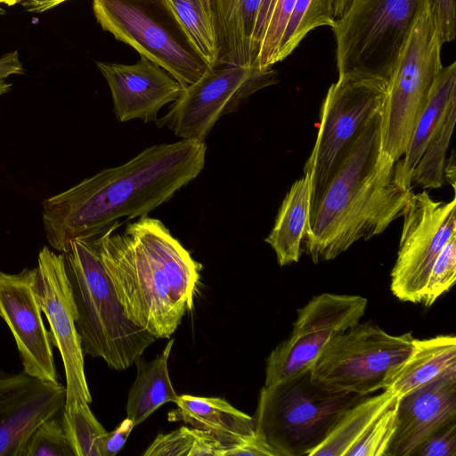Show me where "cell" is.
<instances>
[{
	"mask_svg": "<svg viewBox=\"0 0 456 456\" xmlns=\"http://www.w3.org/2000/svg\"><path fill=\"white\" fill-rule=\"evenodd\" d=\"M206 151L205 142L184 139L152 145L45 199L42 217L48 243L63 253L70 240L100 236L121 217L148 216L200 175Z\"/></svg>",
	"mask_w": 456,
	"mask_h": 456,
	"instance_id": "obj_1",
	"label": "cell"
},
{
	"mask_svg": "<svg viewBox=\"0 0 456 456\" xmlns=\"http://www.w3.org/2000/svg\"><path fill=\"white\" fill-rule=\"evenodd\" d=\"M382 117L383 109L361 128L309 213L303 241L315 264L380 234L403 215L412 190L399 181L396 162L382 150Z\"/></svg>",
	"mask_w": 456,
	"mask_h": 456,
	"instance_id": "obj_2",
	"label": "cell"
},
{
	"mask_svg": "<svg viewBox=\"0 0 456 456\" xmlns=\"http://www.w3.org/2000/svg\"><path fill=\"white\" fill-rule=\"evenodd\" d=\"M95 237L126 317L156 338H169L193 305L201 265L158 219L142 216Z\"/></svg>",
	"mask_w": 456,
	"mask_h": 456,
	"instance_id": "obj_3",
	"label": "cell"
},
{
	"mask_svg": "<svg viewBox=\"0 0 456 456\" xmlns=\"http://www.w3.org/2000/svg\"><path fill=\"white\" fill-rule=\"evenodd\" d=\"M84 354L116 370L129 368L157 338L126 315L94 238L69 241L62 253Z\"/></svg>",
	"mask_w": 456,
	"mask_h": 456,
	"instance_id": "obj_4",
	"label": "cell"
},
{
	"mask_svg": "<svg viewBox=\"0 0 456 456\" xmlns=\"http://www.w3.org/2000/svg\"><path fill=\"white\" fill-rule=\"evenodd\" d=\"M362 397L318 386L309 370L263 387L253 417L256 435L275 456H309Z\"/></svg>",
	"mask_w": 456,
	"mask_h": 456,
	"instance_id": "obj_5",
	"label": "cell"
},
{
	"mask_svg": "<svg viewBox=\"0 0 456 456\" xmlns=\"http://www.w3.org/2000/svg\"><path fill=\"white\" fill-rule=\"evenodd\" d=\"M426 0H350L331 29L338 77L388 81Z\"/></svg>",
	"mask_w": 456,
	"mask_h": 456,
	"instance_id": "obj_6",
	"label": "cell"
},
{
	"mask_svg": "<svg viewBox=\"0 0 456 456\" xmlns=\"http://www.w3.org/2000/svg\"><path fill=\"white\" fill-rule=\"evenodd\" d=\"M411 333L391 335L370 322H358L333 337L310 368L311 379L338 393L367 396L387 389L409 357Z\"/></svg>",
	"mask_w": 456,
	"mask_h": 456,
	"instance_id": "obj_7",
	"label": "cell"
},
{
	"mask_svg": "<svg viewBox=\"0 0 456 456\" xmlns=\"http://www.w3.org/2000/svg\"><path fill=\"white\" fill-rule=\"evenodd\" d=\"M442 45L431 0H426L387 86L382 150L395 162L403 157L443 67Z\"/></svg>",
	"mask_w": 456,
	"mask_h": 456,
	"instance_id": "obj_8",
	"label": "cell"
},
{
	"mask_svg": "<svg viewBox=\"0 0 456 456\" xmlns=\"http://www.w3.org/2000/svg\"><path fill=\"white\" fill-rule=\"evenodd\" d=\"M387 82L376 77L341 76L323 100L316 141L304 173L311 183L310 211L361 128L384 106ZM309 211V213H310Z\"/></svg>",
	"mask_w": 456,
	"mask_h": 456,
	"instance_id": "obj_9",
	"label": "cell"
},
{
	"mask_svg": "<svg viewBox=\"0 0 456 456\" xmlns=\"http://www.w3.org/2000/svg\"><path fill=\"white\" fill-rule=\"evenodd\" d=\"M276 83L278 73L273 67L217 64L183 88L157 125L167 127L182 139L204 142L221 117L235 111L257 91Z\"/></svg>",
	"mask_w": 456,
	"mask_h": 456,
	"instance_id": "obj_10",
	"label": "cell"
},
{
	"mask_svg": "<svg viewBox=\"0 0 456 456\" xmlns=\"http://www.w3.org/2000/svg\"><path fill=\"white\" fill-rule=\"evenodd\" d=\"M399 249L391 272L390 289L401 301L421 303L431 267L439 252L456 235V200H434L427 191L410 194Z\"/></svg>",
	"mask_w": 456,
	"mask_h": 456,
	"instance_id": "obj_11",
	"label": "cell"
},
{
	"mask_svg": "<svg viewBox=\"0 0 456 456\" xmlns=\"http://www.w3.org/2000/svg\"><path fill=\"white\" fill-rule=\"evenodd\" d=\"M368 300L357 295L322 293L302 308L289 337L266 361L265 386L291 379L310 370L324 346L360 322Z\"/></svg>",
	"mask_w": 456,
	"mask_h": 456,
	"instance_id": "obj_12",
	"label": "cell"
},
{
	"mask_svg": "<svg viewBox=\"0 0 456 456\" xmlns=\"http://www.w3.org/2000/svg\"><path fill=\"white\" fill-rule=\"evenodd\" d=\"M102 29L157 64L183 87L195 83L208 69L142 6L132 0H93Z\"/></svg>",
	"mask_w": 456,
	"mask_h": 456,
	"instance_id": "obj_13",
	"label": "cell"
},
{
	"mask_svg": "<svg viewBox=\"0 0 456 456\" xmlns=\"http://www.w3.org/2000/svg\"><path fill=\"white\" fill-rule=\"evenodd\" d=\"M37 297L50 325L52 344L59 350L66 377V402L92 396L87 386L81 338L76 328L77 317L63 254L44 247L37 258Z\"/></svg>",
	"mask_w": 456,
	"mask_h": 456,
	"instance_id": "obj_14",
	"label": "cell"
},
{
	"mask_svg": "<svg viewBox=\"0 0 456 456\" xmlns=\"http://www.w3.org/2000/svg\"><path fill=\"white\" fill-rule=\"evenodd\" d=\"M37 284V267L15 274L0 271V316L15 339L23 371L57 382L52 339L43 322Z\"/></svg>",
	"mask_w": 456,
	"mask_h": 456,
	"instance_id": "obj_15",
	"label": "cell"
},
{
	"mask_svg": "<svg viewBox=\"0 0 456 456\" xmlns=\"http://www.w3.org/2000/svg\"><path fill=\"white\" fill-rule=\"evenodd\" d=\"M66 402V387L0 370V456H25L29 438Z\"/></svg>",
	"mask_w": 456,
	"mask_h": 456,
	"instance_id": "obj_16",
	"label": "cell"
},
{
	"mask_svg": "<svg viewBox=\"0 0 456 456\" xmlns=\"http://www.w3.org/2000/svg\"><path fill=\"white\" fill-rule=\"evenodd\" d=\"M456 422V370L398 397L386 456H414L431 436Z\"/></svg>",
	"mask_w": 456,
	"mask_h": 456,
	"instance_id": "obj_17",
	"label": "cell"
},
{
	"mask_svg": "<svg viewBox=\"0 0 456 456\" xmlns=\"http://www.w3.org/2000/svg\"><path fill=\"white\" fill-rule=\"evenodd\" d=\"M96 64L110 87L119 122L157 120L160 109L175 102L183 89L166 70L142 56L134 64Z\"/></svg>",
	"mask_w": 456,
	"mask_h": 456,
	"instance_id": "obj_18",
	"label": "cell"
},
{
	"mask_svg": "<svg viewBox=\"0 0 456 456\" xmlns=\"http://www.w3.org/2000/svg\"><path fill=\"white\" fill-rule=\"evenodd\" d=\"M175 403L177 409L169 413V421L182 420L204 430L224 449L256 436L253 417L235 409L224 399L183 395Z\"/></svg>",
	"mask_w": 456,
	"mask_h": 456,
	"instance_id": "obj_19",
	"label": "cell"
},
{
	"mask_svg": "<svg viewBox=\"0 0 456 456\" xmlns=\"http://www.w3.org/2000/svg\"><path fill=\"white\" fill-rule=\"evenodd\" d=\"M262 3L263 0H212L219 48L217 64L254 65L255 29Z\"/></svg>",
	"mask_w": 456,
	"mask_h": 456,
	"instance_id": "obj_20",
	"label": "cell"
},
{
	"mask_svg": "<svg viewBox=\"0 0 456 456\" xmlns=\"http://www.w3.org/2000/svg\"><path fill=\"white\" fill-rule=\"evenodd\" d=\"M456 104V63L442 67L422 109L403 157L396 161V175L411 189L412 172L426 147L442 126L451 107Z\"/></svg>",
	"mask_w": 456,
	"mask_h": 456,
	"instance_id": "obj_21",
	"label": "cell"
},
{
	"mask_svg": "<svg viewBox=\"0 0 456 456\" xmlns=\"http://www.w3.org/2000/svg\"><path fill=\"white\" fill-rule=\"evenodd\" d=\"M452 370H456L455 336L415 338L409 357L387 389L400 397Z\"/></svg>",
	"mask_w": 456,
	"mask_h": 456,
	"instance_id": "obj_22",
	"label": "cell"
},
{
	"mask_svg": "<svg viewBox=\"0 0 456 456\" xmlns=\"http://www.w3.org/2000/svg\"><path fill=\"white\" fill-rule=\"evenodd\" d=\"M310 196L311 183L305 175L292 184L286 194L274 225L265 239L274 250L281 266L299 260L301 244L308 229Z\"/></svg>",
	"mask_w": 456,
	"mask_h": 456,
	"instance_id": "obj_23",
	"label": "cell"
},
{
	"mask_svg": "<svg viewBox=\"0 0 456 456\" xmlns=\"http://www.w3.org/2000/svg\"><path fill=\"white\" fill-rule=\"evenodd\" d=\"M175 342L171 338L157 357L146 362L142 357L135 361L137 373L129 390L126 414L134 427L144 421L158 408L178 397L171 383L167 361Z\"/></svg>",
	"mask_w": 456,
	"mask_h": 456,
	"instance_id": "obj_24",
	"label": "cell"
},
{
	"mask_svg": "<svg viewBox=\"0 0 456 456\" xmlns=\"http://www.w3.org/2000/svg\"><path fill=\"white\" fill-rule=\"evenodd\" d=\"M183 32L191 50L213 68L218 63L212 0H160Z\"/></svg>",
	"mask_w": 456,
	"mask_h": 456,
	"instance_id": "obj_25",
	"label": "cell"
},
{
	"mask_svg": "<svg viewBox=\"0 0 456 456\" xmlns=\"http://www.w3.org/2000/svg\"><path fill=\"white\" fill-rule=\"evenodd\" d=\"M396 395L385 389L367 395L350 407L330 435L309 456H346L368 426Z\"/></svg>",
	"mask_w": 456,
	"mask_h": 456,
	"instance_id": "obj_26",
	"label": "cell"
},
{
	"mask_svg": "<svg viewBox=\"0 0 456 456\" xmlns=\"http://www.w3.org/2000/svg\"><path fill=\"white\" fill-rule=\"evenodd\" d=\"M336 20L334 0H297L278 51L277 61L286 59L312 30Z\"/></svg>",
	"mask_w": 456,
	"mask_h": 456,
	"instance_id": "obj_27",
	"label": "cell"
},
{
	"mask_svg": "<svg viewBox=\"0 0 456 456\" xmlns=\"http://www.w3.org/2000/svg\"><path fill=\"white\" fill-rule=\"evenodd\" d=\"M61 421L74 456H100V442L107 431L87 402L75 400L65 403Z\"/></svg>",
	"mask_w": 456,
	"mask_h": 456,
	"instance_id": "obj_28",
	"label": "cell"
},
{
	"mask_svg": "<svg viewBox=\"0 0 456 456\" xmlns=\"http://www.w3.org/2000/svg\"><path fill=\"white\" fill-rule=\"evenodd\" d=\"M224 445L211 434L195 428L181 427L159 434L143 456H222Z\"/></svg>",
	"mask_w": 456,
	"mask_h": 456,
	"instance_id": "obj_29",
	"label": "cell"
},
{
	"mask_svg": "<svg viewBox=\"0 0 456 456\" xmlns=\"http://www.w3.org/2000/svg\"><path fill=\"white\" fill-rule=\"evenodd\" d=\"M452 105L438 132L426 147L412 172V182L424 189H438L444 183L445 156L455 124Z\"/></svg>",
	"mask_w": 456,
	"mask_h": 456,
	"instance_id": "obj_30",
	"label": "cell"
},
{
	"mask_svg": "<svg viewBox=\"0 0 456 456\" xmlns=\"http://www.w3.org/2000/svg\"><path fill=\"white\" fill-rule=\"evenodd\" d=\"M397 399L395 396L368 426L346 456H386L395 429Z\"/></svg>",
	"mask_w": 456,
	"mask_h": 456,
	"instance_id": "obj_31",
	"label": "cell"
},
{
	"mask_svg": "<svg viewBox=\"0 0 456 456\" xmlns=\"http://www.w3.org/2000/svg\"><path fill=\"white\" fill-rule=\"evenodd\" d=\"M455 279L456 235L444 246L435 260L423 291L421 303L426 306L432 305L440 296L453 286Z\"/></svg>",
	"mask_w": 456,
	"mask_h": 456,
	"instance_id": "obj_32",
	"label": "cell"
},
{
	"mask_svg": "<svg viewBox=\"0 0 456 456\" xmlns=\"http://www.w3.org/2000/svg\"><path fill=\"white\" fill-rule=\"evenodd\" d=\"M25 456H74L61 421L53 417L43 422L29 438Z\"/></svg>",
	"mask_w": 456,
	"mask_h": 456,
	"instance_id": "obj_33",
	"label": "cell"
},
{
	"mask_svg": "<svg viewBox=\"0 0 456 456\" xmlns=\"http://www.w3.org/2000/svg\"><path fill=\"white\" fill-rule=\"evenodd\" d=\"M414 456H456V422L428 437Z\"/></svg>",
	"mask_w": 456,
	"mask_h": 456,
	"instance_id": "obj_34",
	"label": "cell"
},
{
	"mask_svg": "<svg viewBox=\"0 0 456 456\" xmlns=\"http://www.w3.org/2000/svg\"><path fill=\"white\" fill-rule=\"evenodd\" d=\"M431 7L442 43L453 41L456 36L455 0H431Z\"/></svg>",
	"mask_w": 456,
	"mask_h": 456,
	"instance_id": "obj_35",
	"label": "cell"
},
{
	"mask_svg": "<svg viewBox=\"0 0 456 456\" xmlns=\"http://www.w3.org/2000/svg\"><path fill=\"white\" fill-rule=\"evenodd\" d=\"M134 428L131 419L126 418L114 430L106 432L100 442V456L116 455L126 444Z\"/></svg>",
	"mask_w": 456,
	"mask_h": 456,
	"instance_id": "obj_36",
	"label": "cell"
},
{
	"mask_svg": "<svg viewBox=\"0 0 456 456\" xmlns=\"http://www.w3.org/2000/svg\"><path fill=\"white\" fill-rule=\"evenodd\" d=\"M275 456L274 452L257 436L226 448L222 456Z\"/></svg>",
	"mask_w": 456,
	"mask_h": 456,
	"instance_id": "obj_37",
	"label": "cell"
},
{
	"mask_svg": "<svg viewBox=\"0 0 456 456\" xmlns=\"http://www.w3.org/2000/svg\"><path fill=\"white\" fill-rule=\"evenodd\" d=\"M23 73V67L17 51H12L0 58V96L10 91L12 84L7 78Z\"/></svg>",
	"mask_w": 456,
	"mask_h": 456,
	"instance_id": "obj_38",
	"label": "cell"
},
{
	"mask_svg": "<svg viewBox=\"0 0 456 456\" xmlns=\"http://www.w3.org/2000/svg\"><path fill=\"white\" fill-rule=\"evenodd\" d=\"M67 0H21L20 4L29 12H43Z\"/></svg>",
	"mask_w": 456,
	"mask_h": 456,
	"instance_id": "obj_39",
	"label": "cell"
},
{
	"mask_svg": "<svg viewBox=\"0 0 456 456\" xmlns=\"http://www.w3.org/2000/svg\"><path fill=\"white\" fill-rule=\"evenodd\" d=\"M444 178H446L452 184L453 190L455 189V165L453 160V155L448 163V166L444 167Z\"/></svg>",
	"mask_w": 456,
	"mask_h": 456,
	"instance_id": "obj_40",
	"label": "cell"
},
{
	"mask_svg": "<svg viewBox=\"0 0 456 456\" xmlns=\"http://www.w3.org/2000/svg\"><path fill=\"white\" fill-rule=\"evenodd\" d=\"M350 0H334V15L338 19L342 15Z\"/></svg>",
	"mask_w": 456,
	"mask_h": 456,
	"instance_id": "obj_41",
	"label": "cell"
},
{
	"mask_svg": "<svg viewBox=\"0 0 456 456\" xmlns=\"http://www.w3.org/2000/svg\"><path fill=\"white\" fill-rule=\"evenodd\" d=\"M20 2V0H0V4H4L7 5H13Z\"/></svg>",
	"mask_w": 456,
	"mask_h": 456,
	"instance_id": "obj_42",
	"label": "cell"
},
{
	"mask_svg": "<svg viewBox=\"0 0 456 456\" xmlns=\"http://www.w3.org/2000/svg\"><path fill=\"white\" fill-rule=\"evenodd\" d=\"M4 13V10L0 7V14Z\"/></svg>",
	"mask_w": 456,
	"mask_h": 456,
	"instance_id": "obj_43",
	"label": "cell"
}]
</instances>
